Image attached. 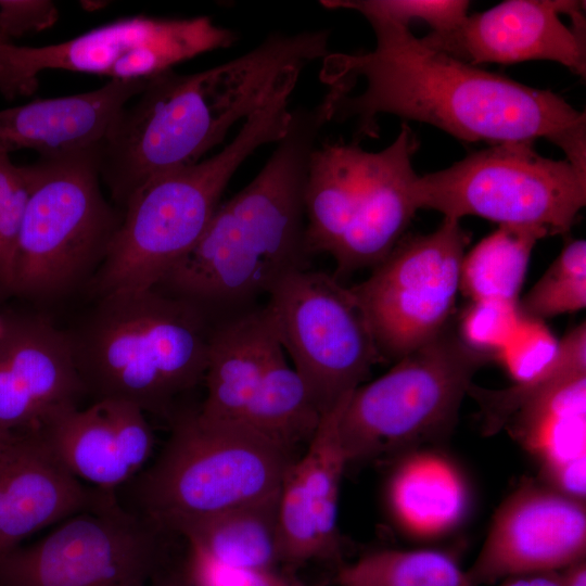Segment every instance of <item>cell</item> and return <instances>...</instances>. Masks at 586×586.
<instances>
[{
  "label": "cell",
  "mask_w": 586,
  "mask_h": 586,
  "mask_svg": "<svg viewBox=\"0 0 586 586\" xmlns=\"http://www.w3.org/2000/svg\"><path fill=\"white\" fill-rule=\"evenodd\" d=\"M372 51L329 53L320 79L330 122L354 119L359 139L378 137L391 114L489 145L545 139L586 171V115L563 98L487 72L426 46L408 27L367 17Z\"/></svg>",
  "instance_id": "cell-1"
},
{
  "label": "cell",
  "mask_w": 586,
  "mask_h": 586,
  "mask_svg": "<svg viewBox=\"0 0 586 586\" xmlns=\"http://www.w3.org/2000/svg\"><path fill=\"white\" fill-rule=\"evenodd\" d=\"M328 29L273 33L246 53L192 74L173 69L146 79L97 148L101 180L125 206L151 179L195 164L229 130L329 52Z\"/></svg>",
  "instance_id": "cell-2"
},
{
  "label": "cell",
  "mask_w": 586,
  "mask_h": 586,
  "mask_svg": "<svg viewBox=\"0 0 586 586\" xmlns=\"http://www.w3.org/2000/svg\"><path fill=\"white\" fill-rule=\"evenodd\" d=\"M330 122L324 99L292 110L285 135L259 173L220 202L192 250L153 288L208 315L269 291L306 268L304 193L313 151Z\"/></svg>",
  "instance_id": "cell-3"
},
{
  "label": "cell",
  "mask_w": 586,
  "mask_h": 586,
  "mask_svg": "<svg viewBox=\"0 0 586 586\" xmlns=\"http://www.w3.org/2000/svg\"><path fill=\"white\" fill-rule=\"evenodd\" d=\"M214 324L198 305L157 288L97 296L66 330L86 396L168 419L204 381Z\"/></svg>",
  "instance_id": "cell-4"
},
{
  "label": "cell",
  "mask_w": 586,
  "mask_h": 586,
  "mask_svg": "<svg viewBox=\"0 0 586 586\" xmlns=\"http://www.w3.org/2000/svg\"><path fill=\"white\" fill-rule=\"evenodd\" d=\"M292 88L247 117L213 156L162 174L123 207L120 225L89 288L97 296L155 286L199 241L238 168L258 148L286 132Z\"/></svg>",
  "instance_id": "cell-5"
},
{
  "label": "cell",
  "mask_w": 586,
  "mask_h": 586,
  "mask_svg": "<svg viewBox=\"0 0 586 586\" xmlns=\"http://www.w3.org/2000/svg\"><path fill=\"white\" fill-rule=\"evenodd\" d=\"M418 141L403 124L395 140L371 152L357 142H331L313 151L305 184V245L329 254L335 275L380 264L404 238L418 211L412 156Z\"/></svg>",
  "instance_id": "cell-6"
},
{
  "label": "cell",
  "mask_w": 586,
  "mask_h": 586,
  "mask_svg": "<svg viewBox=\"0 0 586 586\" xmlns=\"http://www.w3.org/2000/svg\"><path fill=\"white\" fill-rule=\"evenodd\" d=\"M293 451L246 425L181 411L155 461L126 484L125 508L169 534L181 521L279 495Z\"/></svg>",
  "instance_id": "cell-7"
},
{
  "label": "cell",
  "mask_w": 586,
  "mask_h": 586,
  "mask_svg": "<svg viewBox=\"0 0 586 586\" xmlns=\"http://www.w3.org/2000/svg\"><path fill=\"white\" fill-rule=\"evenodd\" d=\"M97 148L40 155L25 166L29 196L13 263L12 297L48 303L90 285L123 212L101 189Z\"/></svg>",
  "instance_id": "cell-8"
},
{
  "label": "cell",
  "mask_w": 586,
  "mask_h": 586,
  "mask_svg": "<svg viewBox=\"0 0 586 586\" xmlns=\"http://www.w3.org/2000/svg\"><path fill=\"white\" fill-rule=\"evenodd\" d=\"M489 359L466 344L449 323L386 373L359 385L339 422L347 464L450 433L472 378Z\"/></svg>",
  "instance_id": "cell-9"
},
{
  "label": "cell",
  "mask_w": 586,
  "mask_h": 586,
  "mask_svg": "<svg viewBox=\"0 0 586 586\" xmlns=\"http://www.w3.org/2000/svg\"><path fill=\"white\" fill-rule=\"evenodd\" d=\"M412 193L417 209L444 218L479 216L565 235L586 204V171L538 154L533 142H508L418 176Z\"/></svg>",
  "instance_id": "cell-10"
},
{
  "label": "cell",
  "mask_w": 586,
  "mask_h": 586,
  "mask_svg": "<svg viewBox=\"0 0 586 586\" xmlns=\"http://www.w3.org/2000/svg\"><path fill=\"white\" fill-rule=\"evenodd\" d=\"M165 535L110 493L43 538L1 556L0 586L141 585L175 564Z\"/></svg>",
  "instance_id": "cell-11"
},
{
  "label": "cell",
  "mask_w": 586,
  "mask_h": 586,
  "mask_svg": "<svg viewBox=\"0 0 586 586\" xmlns=\"http://www.w3.org/2000/svg\"><path fill=\"white\" fill-rule=\"evenodd\" d=\"M238 40L229 28L207 16L157 18L143 15L117 20L69 40L43 47L0 43V93L26 97L47 69L110 77L146 79L199 54L231 47Z\"/></svg>",
  "instance_id": "cell-12"
},
{
  "label": "cell",
  "mask_w": 586,
  "mask_h": 586,
  "mask_svg": "<svg viewBox=\"0 0 586 586\" xmlns=\"http://www.w3.org/2000/svg\"><path fill=\"white\" fill-rule=\"evenodd\" d=\"M268 297L282 347L321 415L347 398L382 361L354 294L334 276L297 269Z\"/></svg>",
  "instance_id": "cell-13"
},
{
  "label": "cell",
  "mask_w": 586,
  "mask_h": 586,
  "mask_svg": "<svg viewBox=\"0 0 586 586\" xmlns=\"http://www.w3.org/2000/svg\"><path fill=\"white\" fill-rule=\"evenodd\" d=\"M468 241L460 220L443 218L431 233L403 238L349 288L382 361H397L450 323Z\"/></svg>",
  "instance_id": "cell-14"
},
{
  "label": "cell",
  "mask_w": 586,
  "mask_h": 586,
  "mask_svg": "<svg viewBox=\"0 0 586 586\" xmlns=\"http://www.w3.org/2000/svg\"><path fill=\"white\" fill-rule=\"evenodd\" d=\"M584 2L572 0H508L467 15L456 28L431 31L421 40L470 65L514 64L544 60L557 62L585 78Z\"/></svg>",
  "instance_id": "cell-15"
},
{
  "label": "cell",
  "mask_w": 586,
  "mask_h": 586,
  "mask_svg": "<svg viewBox=\"0 0 586 586\" xmlns=\"http://www.w3.org/2000/svg\"><path fill=\"white\" fill-rule=\"evenodd\" d=\"M585 500L551 486L520 487L497 510L468 576L474 586L558 572L585 559Z\"/></svg>",
  "instance_id": "cell-16"
},
{
  "label": "cell",
  "mask_w": 586,
  "mask_h": 586,
  "mask_svg": "<svg viewBox=\"0 0 586 586\" xmlns=\"http://www.w3.org/2000/svg\"><path fill=\"white\" fill-rule=\"evenodd\" d=\"M85 396L66 330L36 313L0 315V431H35Z\"/></svg>",
  "instance_id": "cell-17"
},
{
  "label": "cell",
  "mask_w": 586,
  "mask_h": 586,
  "mask_svg": "<svg viewBox=\"0 0 586 586\" xmlns=\"http://www.w3.org/2000/svg\"><path fill=\"white\" fill-rule=\"evenodd\" d=\"M349 396L321 416L306 450L292 462L281 484L278 525L282 565L289 570L341 557L339 497L347 460L339 422Z\"/></svg>",
  "instance_id": "cell-18"
},
{
  "label": "cell",
  "mask_w": 586,
  "mask_h": 586,
  "mask_svg": "<svg viewBox=\"0 0 586 586\" xmlns=\"http://www.w3.org/2000/svg\"><path fill=\"white\" fill-rule=\"evenodd\" d=\"M35 431L69 473L103 492L116 493L130 482L154 447L146 413L119 399L63 410Z\"/></svg>",
  "instance_id": "cell-19"
},
{
  "label": "cell",
  "mask_w": 586,
  "mask_h": 586,
  "mask_svg": "<svg viewBox=\"0 0 586 586\" xmlns=\"http://www.w3.org/2000/svg\"><path fill=\"white\" fill-rule=\"evenodd\" d=\"M110 493L69 473L37 431L13 433L0 450V557Z\"/></svg>",
  "instance_id": "cell-20"
},
{
  "label": "cell",
  "mask_w": 586,
  "mask_h": 586,
  "mask_svg": "<svg viewBox=\"0 0 586 586\" xmlns=\"http://www.w3.org/2000/svg\"><path fill=\"white\" fill-rule=\"evenodd\" d=\"M504 425L537 460L551 487L585 500L586 367L531 395Z\"/></svg>",
  "instance_id": "cell-21"
},
{
  "label": "cell",
  "mask_w": 586,
  "mask_h": 586,
  "mask_svg": "<svg viewBox=\"0 0 586 586\" xmlns=\"http://www.w3.org/2000/svg\"><path fill=\"white\" fill-rule=\"evenodd\" d=\"M146 79L110 80L85 93L2 110L0 152L33 149L46 155L98 146Z\"/></svg>",
  "instance_id": "cell-22"
},
{
  "label": "cell",
  "mask_w": 586,
  "mask_h": 586,
  "mask_svg": "<svg viewBox=\"0 0 586 586\" xmlns=\"http://www.w3.org/2000/svg\"><path fill=\"white\" fill-rule=\"evenodd\" d=\"M283 351L267 306L214 324L200 416L241 424L271 362Z\"/></svg>",
  "instance_id": "cell-23"
},
{
  "label": "cell",
  "mask_w": 586,
  "mask_h": 586,
  "mask_svg": "<svg viewBox=\"0 0 586 586\" xmlns=\"http://www.w3.org/2000/svg\"><path fill=\"white\" fill-rule=\"evenodd\" d=\"M279 495L209 515L181 521L169 534L186 546L230 568L269 570L282 565Z\"/></svg>",
  "instance_id": "cell-24"
},
{
  "label": "cell",
  "mask_w": 586,
  "mask_h": 586,
  "mask_svg": "<svg viewBox=\"0 0 586 586\" xmlns=\"http://www.w3.org/2000/svg\"><path fill=\"white\" fill-rule=\"evenodd\" d=\"M386 497L397 523L424 537L455 527L468 507V491L459 471L445 458L430 453L413 454L397 464Z\"/></svg>",
  "instance_id": "cell-25"
},
{
  "label": "cell",
  "mask_w": 586,
  "mask_h": 586,
  "mask_svg": "<svg viewBox=\"0 0 586 586\" xmlns=\"http://www.w3.org/2000/svg\"><path fill=\"white\" fill-rule=\"evenodd\" d=\"M547 235L538 227L498 226L463 256L460 289L473 302H519L532 251Z\"/></svg>",
  "instance_id": "cell-26"
},
{
  "label": "cell",
  "mask_w": 586,
  "mask_h": 586,
  "mask_svg": "<svg viewBox=\"0 0 586 586\" xmlns=\"http://www.w3.org/2000/svg\"><path fill=\"white\" fill-rule=\"evenodd\" d=\"M339 586H474L455 559L445 552L379 550L342 565Z\"/></svg>",
  "instance_id": "cell-27"
},
{
  "label": "cell",
  "mask_w": 586,
  "mask_h": 586,
  "mask_svg": "<svg viewBox=\"0 0 586 586\" xmlns=\"http://www.w3.org/2000/svg\"><path fill=\"white\" fill-rule=\"evenodd\" d=\"M523 316L544 321L586 306V241L570 240L518 303Z\"/></svg>",
  "instance_id": "cell-28"
},
{
  "label": "cell",
  "mask_w": 586,
  "mask_h": 586,
  "mask_svg": "<svg viewBox=\"0 0 586 586\" xmlns=\"http://www.w3.org/2000/svg\"><path fill=\"white\" fill-rule=\"evenodd\" d=\"M586 365V326L583 321L561 341L553 360L536 377L504 390H485L471 384L468 394L475 397L483 411L486 432L504 426L509 416L531 395L566 371Z\"/></svg>",
  "instance_id": "cell-29"
},
{
  "label": "cell",
  "mask_w": 586,
  "mask_h": 586,
  "mask_svg": "<svg viewBox=\"0 0 586 586\" xmlns=\"http://www.w3.org/2000/svg\"><path fill=\"white\" fill-rule=\"evenodd\" d=\"M327 9L357 11L365 18L379 17L408 27L411 22L428 23L432 31L444 33L456 28L468 15L464 0H327Z\"/></svg>",
  "instance_id": "cell-30"
},
{
  "label": "cell",
  "mask_w": 586,
  "mask_h": 586,
  "mask_svg": "<svg viewBox=\"0 0 586 586\" xmlns=\"http://www.w3.org/2000/svg\"><path fill=\"white\" fill-rule=\"evenodd\" d=\"M28 196L25 166L0 152V301L12 297L14 255Z\"/></svg>",
  "instance_id": "cell-31"
},
{
  "label": "cell",
  "mask_w": 586,
  "mask_h": 586,
  "mask_svg": "<svg viewBox=\"0 0 586 586\" xmlns=\"http://www.w3.org/2000/svg\"><path fill=\"white\" fill-rule=\"evenodd\" d=\"M559 341L542 320L522 315L497 357L515 383L540 373L556 357Z\"/></svg>",
  "instance_id": "cell-32"
},
{
  "label": "cell",
  "mask_w": 586,
  "mask_h": 586,
  "mask_svg": "<svg viewBox=\"0 0 586 586\" xmlns=\"http://www.w3.org/2000/svg\"><path fill=\"white\" fill-rule=\"evenodd\" d=\"M518 303L504 300L473 302L461 318L459 335L475 351L498 354L522 318Z\"/></svg>",
  "instance_id": "cell-33"
},
{
  "label": "cell",
  "mask_w": 586,
  "mask_h": 586,
  "mask_svg": "<svg viewBox=\"0 0 586 586\" xmlns=\"http://www.w3.org/2000/svg\"><path fill=\"white\" fill-rule=\"evenodd\" d=\"M180 561L191 586H316L280 568L251 570L226 566L187 546Z\"/></svg>",
  "instance_id": "cell-34"
},
{
  "label": "cell",
  "mask_w": 586,
  "mask_h": 586,
  "mask_svg": "<svg viewBox=\"0 0 586 586\" xmlns=\"http://www.w3.org/2000/svg\"><path fill=\"white\" fill-rule=\"evenodd\" d=\"M58 16V8L52 1L0 0V35L11 42L12 37L50 28Z\"/></svg>",
  "instance_id": "cell-35"
},
{
  "label": "cell",
  "mask_w": 586,
  "mask_h": 586,
  "mask_svg": "<svg viewBox=\"0 0 586 586\" xmlns=\"http://www.w3.org/2000/svg\"><path fill=\"white\" fill-rule=\"evenodd\" d=\"M500 586H560V583L558 572H546L509 577Z\"/></svg>",
  "instance_id": "cell-36"
},
{
  "label": "cell",
  "mask_w": 586,
  "mask_h": 586,
  "mask_svg": "<svg viewBox=\"0 0 586 586\" xmlns=\"http://www.w3.org/2000/svg\"><path fill=\"white\" fill-rule=\"evenodd\" d=\"M181 560V559H180ZM136 586H191L187 579L181 562L178 561L173 566L155 576L151 581Z\"/></svg>",
  "instance_id": "cell-37"
},
{
  "label": "cell",
  "mask_w": 586,
  "mask_h": 586,
  "mask_svg": "<svg viewBox=\"0 0 586 586\" xmlns=\"http://www.w3.org/2000/svg\"><path fill=\"white\" fill-rule=\"evenodd\" d=\"M560 586H586V561L582 559L558 571Z\"/></svg>",
  "instance_id": "cell-38"
},
{
  "label": "cell",
  "mask_w": 586,
  "mask_h": 586,
  "mask_svg": "<svg viewBox=\"0 0 586 586\" xmlns=\"http://www.w3.org/2000/svg\"><path fill=\"white\" fill-rule=\"evenodd\" d=\"M12 435L13 433L11 432L0 431V450L8 443V441L11 438Z\"/></svg>",
  "instance_id": "cell-39"
},
{
  "label": "cell",
  "mask_w": 586,
  "mask_h": 586,
  "mask_svg": "<svg viewBox=\"0 0 586 586\" xmlns=\"http://www.w3.org/2000/svg\"><path fill=\"white\" fill-rule=\"evenodd\" d=\"M5 42H8V41H5V40L3 39V37L0 35V43H5Z\"/></svg>",
  "instance_id": "cell-40"
}]
</instances>
